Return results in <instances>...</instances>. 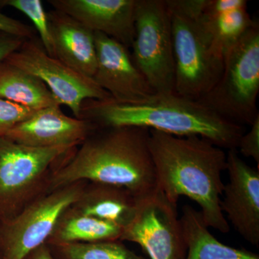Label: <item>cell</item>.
<instances>
[{"label":"cell","mask_w":259,"mask_h":259,"mask_svg":"<svg viewBox=\"0 0 259 259\" xmlns=\"http://www.w3.org/2000/svg\"><path fill=\"white\" fill-rule=\"evenodd\" d=\"M149 129L97 127L51 172L47 192L79 182L124 187L138 199L158 190Z\"/></svg>","instance_id":"1"},{"label":"cell","mask_w":259,"mask_h":259,"mask_svg":"<svg viewBox=\"0 0 259 259\" xmlns=\"http://www.w3.org/2000/svg\"><path fill=\"white\" fill-rule=\"evenodd\" d=\"M158 190L171 203L177 204L181 196L194 201L206 226L223 233L229 223L221 209L226 170L223 148L197 137H177L149 130L148 140Z\"/></svg>","instance_id":"2"},{"label":"cell","mask_w":259,"mask_h":259,"mask_svg":"<svg viewBox=\"0 0 259 259\" xmlns=\"http://www.w3.org/2000/svg\"><path fill=\"white\" fill-rule=\"evenodd\" d=\"M80 118L98 127H139L177 137L197 136L228 150L237 149L243 134L239 124L218 115L198 100L176 93L156 95L137 105L86 100Z\"/></svg>","instance_id":"3"},{"label":"cell","mask_w":259,"mask_h":259,"mask_svg":"<svg viewBox=\"0 0 259 259\" xmlns=\"http://www.w3.org/2000/svg\"><path fill=\"white\" fill-rule=\"evenodd\" d=\"M205 0H166L171 19L175 93L198 100L222 75L224 59L213 49L199 16Z\"/></svg>","instance_id":"4"},{"label":"cell","mask_w":259,"mask_h":259,"mask_svg":"<svg viewBox=\"0 0 259 259\" xmlns=\"http://www.w3.org/2000/svg\"><path fill=\"white\" fill-rule=\"evenodd\" d=\"M74 149L32 147L0 138V221L47 193L51 172Z\"/></svg>","instance_id":"5"},{"label":"cell","mask_w":259,"mask_h":259,"mask_svg":"<svg viewBox=\"0 0 259 259\" xmlns=\"http://www.w3.org/2000/svg\"><path fill=\"white\" fill-rule=\"evenodd\" d=\"M259 27L255 22L224 58L221 78L198 101L238 124L251 125L259 115Z\"/></svg>","instance_id":"6"},{"label":"cell","mask_w":259,"mask_h":259,"mask_svg":"<svg viewBox=\"0 0 259 259\" xmlns=\"http://www.w3.org/2000/svg\"><path fill=\"white\" fill-rule=\"evenodd\" d=\"M133 59L157 95L175 93L171 19L166 0H136Z\"/></svg>","instance_id":"7"},{"label":"cell","mask_w":259,"mask_h":259,"mask_svg":"<svg viewBox=\"0 0 259 259\" xmlns=\"http://www.w3.org/2000/svg\"><path fill=\"white\" fill-rule=\"evenodd\" d=\"M87 183L42 194L14 218L0 221V259H25L47 244L61 214L79 199Z\"/></svg>","instance_id":"8"},{"label":"cell","mask_w":259,"mask_h":259,"mask_svg":"<svg viewBox=\"0 0 259 259\" xmlns=\"http://www.w3.org/2000/svg\"><path fill=\"white\" fill-rule=\"evenodd\" d=\"M5 61L41 80L61 105L69 107L76 118L81 119V107L86 100H112L110 94L102 90L93 78L80 74L62 61L48 55L41 42L35 38L25 40Z\"/></svg>","instance_id":"9"},{"label":"cell","mask_w":259,"mask_h":259,"mask_svg":"<svg viewBox=\"0 0 259 259\" xmlns=\"http://www.w3.org/2000/svg\"><path fill=\"white\" fill-rule=\"evenodd\" d=\"M120 241L137 243L151 259H185L187 253L177 204L171 203L158 189L139 199Z\"/></svg>","instance_id":"10"},{"label":"cell","mask_w":259,"mask_h":259,"mask_svg":"<svg viewBox=\"0 0 259 259\" xmlns=\"http://www.w3.org/2000/svg\"><path fill=\"white\" fill-rule=\"evenodd\" d=\"M94 35L97 68L93 79L110 94L112 101L137 105L157 95L138 69L128 48L101 32Z\"/></svg>","instance_id":"11"},{"label":"cell","mask_w":259,"mask_h":259,"mask_svg":"<svg viewBox=\"0 0 259 259\" xmlns=\"http://www.w3.org/2000/svg\"><path fill=\"white\" fill-rule=\"evenodd\" d=\"M229 182L223 189L221 209L235 230L248 243L259 245V169L248 166L237 149L228 150Z\"/></svg>","instance_id":"12"},{"label":"cell","mask_w":259,"mask_h":259,"mask_svg":"<svg viewBox=\"0 0 259 259\" xmlns=\"http://www.w3.org/2000/svg\"><path fill=\"white\" fill-rule=\"evenodd\" d=\"M97 127L90 120L65 115L61 105H56L37 110L5 137L32 147L75 148Z\"/></svg>","instance_id":"13"},{"label":"cell","mask_w":259,"mask_h":259,"mask_svg":"<svg viewBox=\"0 0 259 259\" xmlns=\"http://www.w3.org/2000/svg\"><path fill=\"white\" fill-rule=\"evenodd\" d=\"M54 10L127 48L135 37L136 0H49Z\"/></svg>","instance_id":"14"},{"label":"cell","mask_w":259,"mask_h":259,"mask_svg":"<svg viewBox=\"0 0 259 259\" xmlns=\"http://www.w3.org/2000/svg\"><path fill=\"white\" fill-rule=\"evenodd\" d=\"M56 59L93 78L97 68L94 32L59 10L47 13Z\"/></svg>","instance_id":"15"},{"label":"cell","mask_w":259,"mask_h":259,"mask_svg":"<svg viewBox=\"0 0 259 259\" xmlns=\"http://www.w3.org/2000/svg\"><path fill=\"white\" fill-rule=\"evenodd\" d=\"M246 0H205L199 18L214 51L224 59L253 25Z\"/></svg>","instance_id":"16"},{"label":"cell","mask_w":259,"mask_h":259,"mask_svg":"<svg viewBox=\"0 0 259 259\" xmlns=\"http://www.w3.org/2000/svg\"><path fill=\"white\" fill-rule=\"evenodd\" d=\"M139 200L124 187L88 182L72 206L83 214L124 228L134 218Z\"/></svg>","instance_id":"17"},{"label":"cell","mask_w":259,"mask_h":259,"mask_svg":"<svg viewBox=\"0 0 259 259\" xmlns=\"http://www.w3.org/2000/svg\"><path fill=\"white\" fill-rule=\"evenodd\" d=\"M180 221L187 249L185 259H259L256 253L218 241L209 231L200 211L192 206L182 207Z\"/></svg>","instance_id":"18"},{"label":"cell","mask_w":259,"mask_h":259,"mask_svg":"<svg viewBox=\"0 0 259 259\" xmlns=\"http://www.w3.org/2000/svg\"><path fill=\"white\" fill-rule=\"evenodd\" d=\"M122 231L120 226L83 214L71 206L61 214L47 244L115 241L120 240Z\"/></svg>","instance_id":"19"},{"label":"cell","mask_w":259,"mask_h":259,"mask_svg":"<svg viewBox=\"0 0 259 259\" xmlns=\"http://www.w3.org/2000/svg\"><path fill=\"white\" fill-rule=\"evenodd\" d=\"M0 98L35 110L61 106L41 80L5 60L0 63Z\"/></svg>","instance_id":"20"},{"label":"cell","mask_w":259,"mask_h":259,"mask_svg":"<svg viewBox=\"0 0 259 259\" xmlns=\"http://www.w3.org/2000/svg\"><path fill=\"white\" fill-rule=\"evenodd\" d=\"M49 246L56 259H145L120 240Z\"/></svg>","instance_id":"21"},{"label":"cell","mask_w":259,"mask_h":259,"mask_svg":"<svg viewBox=\"0 0 259 259\" xmlns=\"http://www.w3.org/2000/svg\"><path fill=\"white\" fill-rule=\"evenodd\" d=\"M11 7L23 13L33 23L48 55L56 58L47 13L40 0H0V7Z\"/></svg>","instance_id":"22"},{"label":"cell","mask_w":259,"mask_h":259,"mask_svg":"<svg viewBox=\"0 0 259 259\" xmlns=\"http://www.w3.org/2000/svg\"><path fill=\"white\" fill-rule=\"evenodd\" d=\"M37 110L0 98V138L5 137L13 127L30 118Z\"/></svg>","instance_id":"23"},{"label":"cell","mask_w":259,"mask_h":259,"mask_svg":"<svg viewBox=\"0 0 259 259\" xmlns=\"http://www.w3.org/2000/svg\"><path fill=\"white\" fill-rule=\"evenodd\" d=\"M238 148L243 156L254 160L259 169V115L250 125V131L241 136Z\"/></svg>","instance_id":"24"},{"label":"cell","mask_w":259,"mask_h":259,"mask_svg":"<svg viewBox=\"0 0 259 259\" xmlns=\"http://www.w3.org/2000/svg\"><path fill=\"white\" fill-rule=\"evenodd\" d=\"M0 31L28 40L34 38L35 30L26 24L7 16L0 12Z\"/></svg>","instance_id":"25"},{"label":"cell","mask_w":259,"mask_h":259,"mask_svg":"<svg viewBox=\"0 0 259 259\" xmlns=\"http://www.w3.org/2000/svg\"><path fill=\"white\" fill-rule=\"evenodd\" d=\"M25 39L0 31V63L4 61L10 54L18 51Z\"/></svg>","instance_id":"26"},{"label":"cell","mask_w":259,"mask_h":259,"mask_svg":"<svg viewBox=\"0 0 259 259\" xmlns=\"http://www.w3.org/2000/svg\"><path fill=\"white\" fill-rule=\"evenodd\" d=\"M25 259H56L53 255L50 247L47 244L42 245L33 250Z\"/></svg>","instance_id":"27"}]
</instances>
